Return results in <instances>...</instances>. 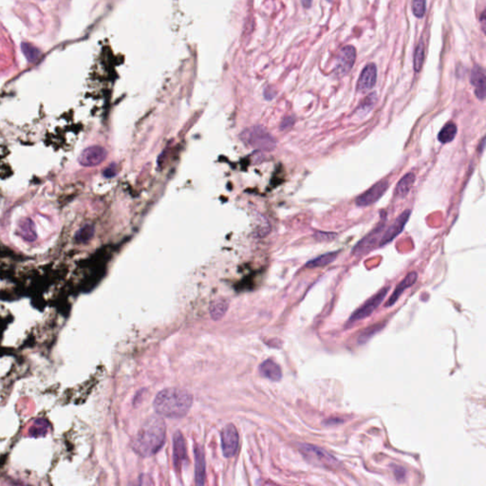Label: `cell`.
I'll return each mask as SVG.
<instances>
[{"label":"cell","mask_w":486,"mask_h":486,"mask_svg":"<svg viewBox=\"0 0 486 486\" xmlns=\"http://www.w3.org/2000/svg\"><path fill=\"white\" fill-rule=\"evenodd\" d=\"M299 450L302 452L303 455H305L306 458H308L312 462H315L325 467L335 466V459L320 447H317L313 444L301 443L299 444Z\"/></svg>","instance_id":"7"},{"label":"cell","mask_w":486,"mask_h":486,"mask_svg":"<svg viewBox=\"0 0 486 486\" xmlns=\"http://www.w3.org/2000/svg\"><path fill=\"white\" fill-rule=\"evenodd\" d=\"M411 215V211L410 209H407L402 214H400L399 216L393 221V223L383 234L382 238H380L379 245L385 246L386 244L391 242L396 237H398L400 234L403 232L406 224L408 223Z\"/></svg>","instance_id":"8"},{"label":"cell","mask_w":486,"mask_h":486,"mask_svg":"<svg viewBox=\"0 0 486 486\" xmlns=\"http://www.w3.org/2000/svg\"><path fill=\"white\" fill-rule=\"evenodd\" d=\"M94 235V226L91 224H87L83 227L76 235V240L81 243L87 242Z\"/></svg>","instance_id":"23"},{"label":"cell","mask_w":486,"mask_h":486,"mask_svg":"<svg viewBox=\"0 0 486 486\" xmlns=\"http://www.w3.org/2000/svg\"><path fill=\"white\" fill-rule=\"evenodd\" d=\"M312 3H313V0H302V5L304 6V8H306V9H309L312 6Z\"/></svg>","instance_id":"30"},{"label":"cell","mask_w":486,"mask_h":486,"mask_svg":"<svg viewBox=\"0 0 486 486\" xmlns=\"http://www.w3.org/2000/svg\"><path fill=\"white\" fill-rule=\"evenodd\" d=\"M107 154V150L102 146H91L83 151L79 161L84 166H95L106 160Z\"/></svg>","instance_id":"11"},{"label":"cell","mask_w":486,"mask_h":486,"mask_svg":"<svg viewBox=\"0 0 486 486\" xmlns=\"http://www.w3.org/2000/svg\"><path fill=\"white\" fill-rule=\"evenodd\" d=\"M376 100H377V96H376V93H371L367 96L364 101L363 103L361 104L360 108H358L359 111H361L363 114L367 113V111H369V109L373 108L374 104L376 103Z\"/></svg>","instance_id":"26"},{"label":"cell","mask_w":486,"mask_h":486,"mask_svg":"<svg viewBox=\"0 0 486 486\" xmlns=\"http://www.w3.org/2000/svg\"><path fill=\"white\" fill-rule=\"evenodd\" d=\"M425 6H426L425 0H412L411 1L412 12L418 18L423 17V15L425 13Z\"/></svg>","instance_id":"24"},{"label":"cell","mask_w":486,"mask_h":486,"mask_svg":"<svg viewBox=\"0 0 486 486\" xmlns=\"http://www.w3.org/2000/svg\"><path fill=\"white\" fill-rule=\"evenodd\" d=\"M240 139L250 147L263 151H272L277 146L275 138L261 126H254L243 130L240 134Z\"/></svg>","instance_id":"3"},{"label":"cell","mask_w":486,"mask_h":486,"mask_svg":"<svg viewBox=\"0 0 486 486\" xmlns=\"http://www.w3.org/2000/svg\"><path fill=\"white\" fill-rule=\"evenodd\" d=\"M457 131H458L457 126L454 123L452 122L446 123L438 134V140H440L442 143L451 142L456 137Z\"/></svg>","instance_id":"20"},{"label":"cell","mask_w":486,"mask_h":486,"mask_svg":"<svg viewBox=\"0 0 486 486\" xmlns=\"http://www.w3.org/2000/svg\"><path fill=\"white\" fill-rule=\"evenodd\" d=\"M116 173H117V168H116V165L113 163V164L109 165L108 168H106V169H105L104 175H105V177H107V178H111V177L115 176Z\"/></svg>","instance_id":"29"},{"label":"cell","mask_w":486,"mask_h":486,"mask_svg":"<svg viewBox=\"0 0 486 486\" xmlns=\"http://www.w3.org/2000/svg\"><path fill=\"white\" fill-rule=\"evenodd\" d=\"M470 82L475 87V94L478 99L484 100L486 94V76L485 69L480 67L475 66L470 73Z\"/></svg>","instance_id":"12"},{"label":"cell","mask_w":486,"mask_h":486,"mask_svg":"<svg viewBox=\"0 0 486 486\" xmlns=\"http://www.w3.org/2000/svg\"><path fill=\"white\" fill-rule=\"evenodd\" d=\"M417 278H418V275H417L416 272H411V273H410L397 285V287L395 288L394 292H392V294L390 295L388 302L386 304V307H391L392 305H394L395 303L397 302V300L399 299L401 294L405 292L408 288L411 287L416 282Z\"/></svg>","instance_id":"14"},{"label":"cell","mask_w":486,"mask_h":486,"mask_svg":"<svg viewBox=\"0 0 486 486\" xmlns=\"http://www.w3.org/2000/svg\"><path fill=\"white\" fill-rule=\"evenodd\" d=\"M260 371L264 377L272 381H279L282 377L280 367L273 360L264 361L260 365Z\"/></svg>","instance_id":"16"},{"label":"cell","mask_w":486,"mask_h":486,"mask_svg":"<svg viewBox=\"0 0 486 486\" xmlns=\"http://www.w3.org/2000/svg\"><path fill=\"white\" fill-rule=\"evenodd\" d=\"M193 397L184 389H163L158 393L153 403L155 411L163 417L182 418L192 407Z\"/></svg>","instance_id":"2"},{"label":"cell","mask_w":486,"mask_h":486,"mask_svg":"<svg viewBox=\"0 0 486 486\" xmlns=\"http://www.w3.org/2000/svg\"><path fill=\"white\" fill-rule=\"evenodd\" d=\"M315 237L319 241H330V240H334L337 237V235L334 234V233H330V232L329 233L317 232L315 234Z\"/></svg>","instance_id":"28"},{"label":"cell","mask_w":486,"mask_h":486,"mask_svg":"<svg viewBox=\"0 0 486 486\" xmlns=\"http://www.w3.org/2000/svg\"><path fill=\"white\" fill-rule=\"evenodd\" d=\"M388 292H389V288H387V287L383 288L381 291H379L372 297L367 299L366 302L364 303L360 308H358L356 311L351 314V316L348 318V320L347 322L346 326L354 324L356 322H359V321L367 318V316H369L378 308L380 304L383 302V300L385 299Z\"/></svg>","instance_id":"4"},{"label":"cell","mask_w":486,"mask_h":486,"mask_svg":"<svg viewBox=\"0 0 486 486\" xmlns=\"http://www.w3.org/2000/svg\"><path fill=\"white\" fill-rule=\"evenodd\" d=\"M221 447L226 458H231L238 452V433L234 424H228L221 432Z\"/></svg>","instance_id":"9"},{"label":"cell","mask_w":486,"mask_h":486,"mask_svg":"<svg viewBox=\"0 0 486 486\" xmlns=\"http://www.w3.org/2000/svg\"><path fill=\"white\" fill-rule=\"evenodd\" d=\"M481 20H482V26H483V30L485 32L486 30V11H484L482 13V17H481Z\"/></svg>","instance_id":"31"},{"label":"cell","mask_w":486,"mask_h":486,"mask_svg":"<svg viewBox=\"0 0 486 486\" xmlns=\"http://www.w3.org/2000/svg\"><path fill=\"white\" fill-rule=\"evenodd\" d=\"M356 60V50L353 46L344 47L336 58V65L335 68V74L337 77L347 75Z\"/></svg>","instance_id":"5"},{"label":"cell","mask_w":486,"mask_h":486,"mask_svg":"<svg viewBox=\"0 0 486 486\" xmlns=\"http://www.w3.org/2000/svg\"><path fill=\"white\" fill-rule=\"evenodd\" d=\"M22 50L24 52L25 55L27 56V58L30 60V61H34L37 59L38 55H39V51L34 48L33 46L31 45H28V44H24L22 46Z\"/></svg>","instance_id":"27"},{"label":"cell","mask_w":486,"mask_h":486,"mask_svg":"<svg viewBox=\"0 0 486 486\" xmlns=\"http://www.w3.org/2000/svg\"><path fill=\"white\" fill-rule=\"evenodd\" d=\"M382 328V325L381 324H375L373 326H370L369 328H367L366 330H364L360 335L358 337V342L360 344L362 343H366V341H367L372 335H374V334H376L377 332L380 331V329Z\"/></svg>","instance_id":"25"},{"label":"cell","mask_w":486,"mask_h":486,"mask_svg":"<svg viewBox=\"0 0 486 486\" xmlns=\"http://www.w3.org/2000/svg\"><path fill=\"white\" fill-rule=\"evenodd\" d=\"M166 436L165 423L161 418L151 417L140 426L133 439V450L141 457H149L162 448Z\"/></svg>","instance_id":"1"},{"label":"cell","mask_w":486,"mask_h":486,"mask_svg":"<svg viewBox=\"0 0 486 486\" xmlns=\"http://www.w3.org/2000/svg\"><path fill=\"white\" fill-rule=\"evenodd\" d=\"M173 447L174 465L178 469L186 458V445L182 433L177 432L174 435Z\"/></svg>","instance_id":"15"},{"label":"cell","mask_w":486,"mask_h":486,"mask_svg":"<svg viewBox=\"0 0 486 486\" xmlns=\"http://www.w3.org/2000/svg\"><path fill=\"white\" fill-rule=\"evenodd\" d=\"M327 1H328V2H330V3H332L334 0H327Z\"/></svg>","instance_id":"32"},{"label":"cell","mask_w":486,"mask_h":486,"mask_svg":"<svg viewBox=\"0 0 486 486\" xmlns=\"http://www.w3.org/2000/svg\"><path fill=\"white\" fill-rule=\"evenodd\" d=\"M389 185V181L387 179L379 181L378 183L373 184L370 188L367 189V191H365L363 194L360 195L357 198L355 201L356 206L366 207L375 204L388 190Z\"/></svg>","instance_id":"6"},{"label":"cell","mask_w":486,"mask_h":486,"mask_svg":"<svg viewBox=\"0 0 486 486\" xmlns=\"http://www.w3.org/2000/svg\"><path fill=\"white\" fill-rule=\"evenodd\" d=\"M338 256V252H331V253H327V254H324L322 256H319L313 260H310L307 264H306V267L307 268H318V267H324V266H327L329 264H331L332 262H334L336 258Z\"/></svg>","instance_id":"19"},{"label":"cell","mask_w":486,"mask_h":486,"mask_svg":"<svg viewBox=\"0 0 486 486\" xmlns=\"http://www.w3.org/2000/svg\"><path fill=\"white\" fill-rule=\"evenodd\" d=\"M227 308H228V303L225 300H217L216 302L213 303V305L211 306L210 309L211 316L215 320L221 318L226 312Z\"/></svg>","instance_id":"22"},{"label":"cell","mask_w":486,"mask_h":486,"mask_svg":"<svg viewBox=\"0 0 486 486\" xmlns=\"http://www.w3.org/2000/svg\"><path fill=\"white\" fill-rule=\"evenodd\" d=\"M424 61V43L421 40L415 50L414 53V69L416 72L420 71L423 65Z\"/></svg>","instance_id":"21"},{"label":"cell","mask_w":486,"mask_h":486,"mask_svg":"<svg viewBox=\"0 0 486 486\" xmlns=\"http://www.w3.org/2000/svg\"><path fill=\"white\" fill-rule=\"evenodd\" d=\"M383 230V225L376 228L375 230L371 231L367 237L363 238L362 240L359 241V243L356 244V246L353 249V255L354 256H361L363 254H366L368 251H370L373 248L376 243L380 241V233Z\"/></svg>","instance_id":"13"},{"label":"cell","mask_w":486,"mask_h":486,"mask_svg":"<svg viewBox=\"0 0 486 486\" xmlns=\"http://www.w3.org/2000/svg\"><path fill=\"white\" fill-rule=\"evenodd\" d=\"M415 180H416L415 174L412 173V172L406 174L396 185V188L394 191L395 196L397 198H401V199L407 197L408 194L410 193L413 184L415 183Z\"/></svg>","instance_id":"17"},{"label":"cell","mask_w":486,"mask_h":486,"mask_svg":"<svg viewBox=\"0 0 486 486\" xmlns=\"http://www.w3.org/2000/svg\"><path fill=\"white\" fill-rule=\"evenodd\" d=\"M196 455V484L203 486L206 479V461L203 450L198 447L195 450Z\"/></svg>","instance_id":"18"},{"label":"cell","mask_w":486,"mask_h":486,"mask_svg":"<svg viewBox=\"0 0 486 486\" xmlns=\"http://www.w3.org/2000/svg\"><path fill=\"white\" fill-rule=\"evenodd\" d=\"M377 81V68L373 63H370L364 68L362 70L358 83L356 89L359 92H366L370 90L375 86Z\"/></svg>","instance_id":"10"}]
</instances>
